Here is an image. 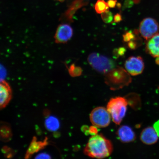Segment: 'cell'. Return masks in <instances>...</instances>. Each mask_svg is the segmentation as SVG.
Listing matches in <instances>:
<instances>
[{"instance_id": "obj_1", "label": "cell", "mask_w": 159, "mask_h": 159, "mask_svg": "<svg viewBox=\"0 0 159 159\" xmlns=\"http://www.w3.org/2000/svg\"><path fill=\"white\" fill-rule=\"evenodd\" d=\"M113 150L111 141L101 134L92 135L84 150L85 155L90 157L104 158L110 156Z\"/></svg>"}, {"instance_id": "obj_2", "label": "cell", "mask_w": 159, "mask_h": 159, "mask_svg": "<svg viewBox=\"0 0 159 159\" xmlns=\"http://www.w3.org/2000/svg\"><path fill=\"white\" fill-rule=\"evenodd\" d=\"M105 80L112 88H119L129 85L132 78L126 69L116 66L105 74Z\"/></svg>"}, {"instance_id": "obj_3", "label": "cell", "mask_w": 159, "mask_h": 159, "mask_svg": "<svg viewBox=\"0 0 159 159\" xmlns=\"http://www.w3.org/2000/svg\"><path fill=\"white\" fill-rule=\"evenodd\" d=\"M128 104V101L124 97H115L109 101L107 109L115 124L119 125L122 122L126 114Z\"/></svg>"}, {"instance_id": "obj_4", "label": "cell", "mask_w": 159, "mask_h": 159, "mask_svg": "<svg viewBox=\"0 0 159 159\" xmlns=\"http://www.w3.org/2000/svg\"><path fill=\"white\" fill-rule=\"evenodd\" d=\"M89 64L98 72L106 74L116 66L113 60L97 53L89 54L87 58Z\"/></svg>"}, {"instance_id": "obj_5", "label": "cell", "mask_w": 159, "mask_h": 159, "mask_svg": "<svg viewBox=\"0 0 159 159\" xmlns=\"http://www.w3.org/2000/svg\"><path fill=\"white\" fill-rule=\"evenodd\" d=\"M90 119L93 125L97 128H105L110 124L111 116L107 109L99 107L91 112Z\"/></svg>"}, {"instance_id": "obj_6", "label": "cell", "mask_w": 159, "mask_h": 159, "mask_svg": "<svg viewBox=\"0 0 159 159\" xmlns=\"http://www.w3.org/2000/svg\"><path fill=\"white\" fill-rule=\"evenodd\" d=\"M159 30L158 22L152 18H146L141 22L139 32L144 39L148 40L157 34Z\"/></svg>"}, {"instance_id": "obj_7", "label": "cell", "mask_w": 159, "mask_h": 159, "mask_svg": "<svg viewBox=\"0 0 159 159\" xmlns=\"http://www.w3.org/2000/svg\"><path fill=\"white\" fill-rule=\"evenodd\" d=\"M125 67L130 75L133 76L138 75L144 70V61L140 57H131L125 61Z\"/></svg>"}, {"instance_id": "obj_8", "label": "cell", "mask_w": 159, "mask_h": 159, "mask_svg": "<svg viewBox=\"0 0 159 159\" xmlns=\"http://www.w3.org/2000/svg\"><path fill=\"white\" fill-rule=\"evenodd\" d=\"M73 30L67 24L60 25L56 32L55 39L57 43H65L68 41L72 37Z\"/></svg>"}, {"instance_id": "obj_9", "label": "cell", "mask_w": 159, "mask_h": 159, "mask_svg": "<svg viewBox=\"0 0 159 159\" xmlns=\"http://www.w3.org/2000/svg\"><path fill=\"white\" fill-rule=\"evenodd\" d=\"M12 97L11 86L5 80L0 81V110L9 104Z\"/></svg>"}, {"instance_id": "obj_10", "label": "cell", "mask_w": 159, "mask_h": 159, "mask_svg": "<svg viewBox=\"0 0 159 159\" xmlns=\"http://www.w3.org/2000/svg\"><path fill=\"white\" fill-rule=\"evenodd\" d=\"M88 4V2L84 0H75L71 4L68 10L63 15L62 20L66 22L71 23L73 21V17L77 10Z\"/></svg>"}, {"instance_id": "obj_11", "label": "cell", "mask_w": 159, "mask_h": 159, "mask_svg": "<svg viewBox=\"0 0 159 159\" xmlns=\"http://www.w3.org/2000/svg\"><path fill=\"white\" fill-rule=\"evenodd\" d=\"M158 136L155 129L149 127L143 130L140 135V139L145 144L152 145L157 142Z\"/></svg>"}, {"instance_id": "obj_12", "label": "cell", "mask_w": 159, "mask_h": 159, "mask_svg": "<svg viewBox=\"0 0 159 159\" xmlns=\"http://www.w3.org/2000/svg\"><path fill=\"white\" fill-rule=\"evenodd\" d=\"M117 135L121 142L124 143L132 142L136 139V135L130 127L123 125L119 128Z\"/></svg>"}, {"instance_id": "obj_13", "label": "cell", "mask_w": 159, "mask_h": 159, "mask_svg": "<svg viewBox=\"0 0 159 159\" xmlns=\"http://www.w3.org/2000/svg\"><path fill=\"white\" fill-rule=\"evenodd\" d=\"M147 41L146 48L147 52L153 57H159V33Z\"/></svg>"}, {"instance_id": "obj_14", "label": "cell", "mask_w": 159, "mask_h": 159, "mask_svg": "<svg viewBox=\"0 0 159 159\" xmlns=\"http://www.w3.org/2000/svg\"><path fill=\"white\" fill-rule=\"evenodd\" d=\"M108 3L104 0H98L95 3V9L96 12L98 14H101L107 10H109Z\"/></svg>"}, {"instance_id": "obj_15", "label": "cell", "mask_w": 159, "mask_h": 159, "mask_svg": "<svg viewBox=\"0 0 159 159\" xmlns=\"http://www.w3.org/2000/svg\"><path fill=\"white\" fill-rule=\"evenodd\" d=\"M68 70L69 74L73 77L80 76L82 74L83 71L81 67L76 66L74 63L70 66Z\"/></svg>"}, {"instance_id": "obj_16", "label": "cell", "mask_w": 159, "mask_h": 159, "mask_svg": "<svg viewBox=\"0 0 159 159\" xmlns=\"http://www.w3.org/2000/svg\"><path fill=\"white\" fill-rule=\"evenodd\" d=\"M101 16L103 21L106 24L110 23L114 20L113 14L109 10L101 14Z\"/></svg>"}, {"instance_id": "obj_17", "label": "cell", "mask_w": 159, "mask_h": 159, "mask_svg": "<svg viewBox=\"0 0 159 159\" xmlns=\"http://www.w3.org/2000/svg\"><path fill=\"white\" fill-rule=\"evenodd\" d=\"M123 39L125 42H128L136 38L134 33L132 32L129 31L123 35Z\"/></svg>"}, {"instance_id": "obj_18", "label": "cell", "mask_w": 159, "mask_h": 159, "mask_svg": "<svg viewBox=\"0 0 159 159\" xmlns=\"http://www.w3.org/2000/svg\"><path fill=\"white\" fill-rule=\"evenodd\" d=\"M6 75L7 72L5 67L0 64V81L5 80Z\"/></svg>"}, {"instance_id": "obj_19", "label": "cell", "mask_w": 159, "mask_h": 159, "mask_svg": "<svg viewBox=\"0 0 159 159\" xmlns=\"http://www.w3.org/2000/svg\"><path fill=\"white\" fill-rule=\"evenodd\" d=\"M133 3L134 2L132 0H125L123 7V10L131 7L133 6Z\"/></svg>"}, {"instance_id": "obj_20", "label": "cell", "mask_w": 159, "mask_h": 159, "mask_svg": "<svg viewBox=\"0 0 159 159\" xmlns=\"http://www.w3.org/2000/svg\"><path fill=\"white\" fill-rule=\"evenodd\" d=\"M135 39L128 42V47L129 48L131 49L134 50L136 48L137 43V42L135 41Z\"/></svg>"}, {"instance_id": "obj_21", "label": "cell", "mask_w": 159, "mask_h": 159, "mask_svg": "<svg viewBox=\"0 0 159 159\" xmlns=\"http://www.w3.org/2000/svg\"><path fill=\"white\" fill-rule=\"evenodd\" d=\"M116 52L118 56H123L126 52V49L124 47H120L118 49H116Z\"/></svg>"}, {"instance_id": "obj_22", "label": "cell", "mask_w": 159, "mask_h": 159, "mask_svg": "<svg viewBox=\"0 0 159 159\" xmlns=\"http://www.w3.org/2000/svg\"><path fill=\"white\" fill-rule=\"evenodd\" d=\"M122 20V16L119 13H117L114 16V20L115 23H118L120 22Z\"/></svg>"}, {"instance_id": "obj_23", "label": "cell", "mask_w": 159, "mask_h": 159, "mask_svg": "<svg viewBox=\"0 0 159 159\" xmlns=\"http://www.w3.org/2000/svg\"><path fill=\"white\" fill-rule=\"evenodd\" d=\"M117 2V0H108L107 2V3H108L109 7L114 8L116 6Z\"/></svg>"}, {"instance_id": "obj_24", "label": "cell", "mask_w": 159, "mask_h": 159, "mask_svg": "<svg viewBox=\"0 0 159 159\" xmlns=\"http://www.w3.org/2000/svg\"><path fill=\"white\" fill-rule=\"evenodd\" d=\"M116 6L119 9H121V6H121V4L120 3H117Z\"/></svg>"}, {"instance_id": "obj_25", "label": "cell", "mask_w": 159, "mask_h": 159, "mask_svg": "<svg viewBox=\"0 0 159 159\" xmlns=\"http://www.w3.org/2000/svg\"><path fill=\"white\" fill-rule=\"evenodd\" d=\"M133 2L135 3H138L140 1V0H133Z\"/></svg>"}, {"instance_id": "obj_26", "label": "cell", "mask_w": 159, "mask_h": 159, "mask_svg": "<svg viewBox=\"0 0 159 159\" xmlns=\"http://www.w3.org/2000/svg\"><path fill=\"white\" fill-rule=\"evenodd\" d=\"M156 63L157 64L159 65V57H157Z\"/></svg>"}, {"instance_id": "obj_27", "label": "cell", "mask_w": 159, "mask_h": 159, "mask_svg": "<svg viewBox=\"0 0 159 159\" xmlns=\"http://www.w3.org/2000/svg\"><path fill=\"white\" fill-rule=\"evenodd\" d=\"M58 1L61 2H63L65 1V0H58Z\"/></svg>"}]
</instances>
